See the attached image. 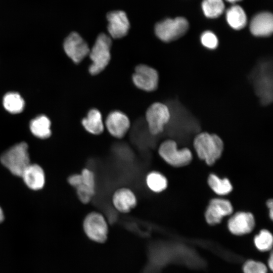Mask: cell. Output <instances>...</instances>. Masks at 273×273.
Masks as SVG:
<instances>
[{
	"label": "cell",
	"instance_id": "obj_14",
	"mask_svg": "<svg viewBox=\"0 0 273 273\" xmlns=\"http://www.w3.org/2000/svg\"><path fill=\"white\" fill-rule=\"evenodd\" d=\"M255 226V219L250 212H238L228 221L230 231L235 235H243L250 233Z\"/></svg>",
	"mask_w": 273,
	"mask_h": 273
},
{
	"label": "cell",
	"instance_id": "obj_29",
	"mask_svg": "<svg viewBox=\"0 0 273 273\" xmlns=\"http://www.w3.org/2000/svg\"><path fill=\"white\" fill-rule=\"evenodd\" d=\"M80 174L82 184L89 189L96 191V184L94 172L88 168H84L82 169Z\"/></svg>",
	"mask_w": 273,
	"mask_h": 273
},
{
	"label": "cell",
	"instance_id": "obj_28",
	"mask_svg": "<svg viewBox=\"0 0 273 273\" xmlns=\"http://www.w3.org/2000/svg\"><path fill=\"white\" fill-rule=\"evenodd\" d=\"M244 273H267L266 266L260 262L248 260L243 266Z\"/></svg>",
	"mask_w": 273,
	"mask_h": 273
},
{
	"label": "cell",
	"instance_id": "obj_19",
	"mask_svg": "<svg viewBox=\"0 0 273 273\" xmlns=\"http://www.w3.org/2000/svg\"><path fill=\"white\" fill-rule=\"evenodd\" d=\"M226 19L229 25L235 30L243 28L247 24L246 13L239 5H233L227 10Z\"/></svg>",
	"mask_w": 273,
	"mask_h": 273
},
{
	"label": "cell",
	"instance_id": "obj_11",
	"mask_svg": "<svg viewBox=\"0 0 273 273\" xmlns=\"http://www.w3.org/2000/svg\"><path fill=\"white\" fill-rule=\"evenodd\" d=\"M109 36L114 39L126 36L129 30L130 23L126 13L122 11H113L107 15Z\"/></svg>",
	"mask_w": 273,
	"mask_h": 273
},
{
	"label": "cell",
	"instance_id": "obj_24",
	"mask_svg": "<svg viewBox=\"0 0 273 273\" xmlns=\"http://www.w3.org/2000/svg\"><path fill=\"white\" fill-rule=\"evenodd\" d=\"M202 9L207 17L215 18L222 14L224 5L222 0H203Z\"/></svg>",
	"mask_w": 273,
	"mask_h": 273
},
{
	"label": "cell",
	"instance_id": "obj_8",
	"mask_svg": "<svg viewBox=\"0 0 273 273\" xmlns=\"http://www.w3.org/2000/svg\"><path fill=\"white\" fill-rule=\"evenodd\" d=\"M132 81L139 89L150 92L156 90L158 87L159 74L153 67L145 64H139L135 67Z\"/></svg>",
	"mask_w": 273,
	"mask_h": 273
},
{
	"label": "cell",
	"instance_id": "obj_1",
	"mask_svg": "<svg viewBox=\"0 0 273 273\" xmlns=\"http://www.w3.org/2000/svg\"><path fill=\"white\" fill-rule=\"evenodd\" d=\"M194 147L199 158L212 165L221 157L223 143L217 135L205 132L195 137Z\"/></svg>",
	"mask_w": 273,
	"mask_h": 273
},
{
	"label": "cell",
	"instance_id": "obj_7",
	"mask_svg": "<svg viewBox=\"0 0 273 273\" xmlns=\"http://www.w3.org/2000/svg\"><path fill=\"white\" fill-rule=\"evenodd\" d=\"M170 118V111L165 104L160 102L151 104L145 113V119L150 133L157 135L162 133Z\"/></svg>",
	"mask_w": 273,
	"mask_h": 273
},
{
	"label": "cell",
	"instance_id": "obj_26",
	"mask_svg": "<svg viewBox=\"0 0 273 273\" xmlns=\"http://www.w3.org/2000/svg\"><path fill=\"white\" fill-rule=\"evenodd\" d=\"M75 189L79 200L83 204H88L96 194V191L89 189L82 183Z\"/></svg>",
	"mask_w": 273,
	"mask_h": 273
},
{
	"label": "cell",
	"instance_id": "obj_21",
	"mask_svg": "<svg viewBox=\"0 0 273 273\" xmlns=\"http://www.w3.org/2000/svg\"><path fill=\"white\" fill-rule=\"evenodd\" d=\"M145 180L148 189L156 193L163 192L168 186V181L166 177L157 171L149 172L146 175Z\"/></svg>",
	"mask_w": 273,
	"mask_h": 273
},
{
	"label": "cell",
	"instance_id": "obj_6",
	"mask_svg": "<svg viewBox=\"0 0 273 273\" xmlns=\"http://www.w3.org/2000/svg\"><path fill=\"white\" fill-rule=\"evenodd\" d=\"M158 152L166 163L174 167L187 165L192 160L191 151L188 148L178 149L176 143L172 140H166L161 143Z\"/></svg>",
	"mask_w": 273,
	"mask_h": 273
},
{
	"label": "cell",
	"instance_id": "obj_27",
	"mask_svg": "<svg viewBox=\"0 0 273 273\" xmlns=\"http://www.w3.org/2000/svg\"><path fill=\"white\" fill-rule=\"evenodd\" d=\"M200 40L204 47L210 50L216 49L218 44L217 36L210 31L204 32L201 35Z\"/></svg>",
	"mask_w": 273,
	"mask_h": 273
},
{
	"label": "cell",
	"instance_id": "obj_4",
	"mask_svg": "<svg viewBox=\"0 0 273 273\" xmlns=\"http://www.w3.org/2000/svg\"><path fill=\"white\" fill-rule=\"evenodd\" d=\"M189 26L188 21L184 17L167 18L156 23L154 31L159 39L169 42L183 36L188 31Z\"/></svg>",
	"mask_w": 273,
	"mask_h": 273
},
{
	"label": "cell",
	"instance_id": "obj_12",
	"mask_svg": "<svg viewBox=\"0 0 273 273\" xmlns=\"http://www.w3.org/2000/svg\"><path fill=\"white\" fill-rule=\"evenodd\" d=\"M233 211V206L229 200L215 198L210 201L205 217L208 224L214 225L220 223L223 217L231 215Z\"/></svg>",
	"mask_w": 273,
	"mask_h": 273
},
{
	"label": "cell",
	"instance_id": "obj_9",
	"mask_svg": "<svg viewBox=\"0 0 273 273\" xmlns=\"http://www.w3.org/2000/svg\"><path fill=\"white\" fill-rule=\"evenodd\" d=\"M64 50L72 61L78 64L88 55L90 48L87 42L77 32H71L65 39Z\"/></svg>",
	"mask_w": 273,
	"mask_h": 273
},
{
	"label": "cell",
	"instance_id": "obj_32",
	"mask_svg": "<svg viewBox=\"0 0 273 273\" xmlns=\"http://www.w3.org/2000/svg\"><path fill=\"white\" fill-rule=\"evenodd\" d=\"M268 265L270 269L272 270L273 267V256L272 254H271L270 257L268 259Z\"/></svg>",
	"mask_w": 273,
	"mask_h": 273
},
{
	"label": "cell",
	"instance_id": "obj_33",
	"mask_svg": "<svg viewBox=\"0 0 273 273\" xmlns=\"http://www.w3.org/2000/svg\"><path fill=\"white\" fill-rule=\"evenodd\" d=\"M4 216L3 210L0 207V223L4 220Z\"/></svg>",
	"mask_w": 273,
	"mask_h": 273
},
{
	"label": "cell",
	"instance_id": "obj_3",
	"mask_svg": "<svg viewBox=\"0 0 273 273\" xmlns=\"http://www.w3.org/2000/svg\"><path fill=\"white\" fill-rule=\"evenodd\" d=\"M0 160L12 174L21 177L30 164L27 144L21 142L14 145L2 155Z\"/></svg>",
	"mask_w": 273,
	"mask_h": 273
},
{
	"label": "cell",
	"instance_id": "obj_13",
	"mask_svg": "<svg viewBox=\"0 0 273 273\" xmlns=\"http://www.w3.org/2000/svg\"><path fill=\"white\" fill-rule=\"evenodd\" d=\"M112 203L117 211L127 213L136 207L138 200L135 194L130 189L122 187L113 193Z\"/></svg>",
	"mask_w": 273,
	"mask_h": 273
},
{
	"label": "cell",
	"instance_id": "obj_25",
	"mask_svg": "<svg viewBox=\"0 0 273 273\" xmlns=\"http://www.w3.org/2000/svg\"><path fill=\"white\" fill-rule=\"evenodd\" d=\"M272 241L271 234L266 230H262L255 236L254 244L260 251H266L271 249Z\"/></svg>",
	"mask_w": 273,
	"mask_h": 273
},
{
	"label": "cell",
	"instance_id": "obj_18",
	"mask_svg": "<svg viewBox=\"0 0 273 273\" xmlns=\"http://www.w3.org/2000/svg\"><path fill=\"white\" fill-rule=\"evenodd\" d=\"M255 80V89L261 102L264 105L270 103L272 99V79L268 71L263 70Z\"/></svg>",
	"mask_w": 273,
	"mask_h": 273
},
{
	"label": "cell",
	"instance_id": "obj_30",
	"mask_svg": "<svg viewBox=\"0 0 273 273\" xmlns=\"http://www.w3.org/2000/svg\"><path fill=\"white\" fill-rule=\"evenodd\" d=\"M67 181L71 186L76 188L82 183L81 175L80 173L72 174L68 177Z\"/></svg>",
	"mask_w": 273,
	"mask_h": 273
},
{
	"label": "cell",
	"instance_id": "obj_10",
	"mask_svg": "<svg viewBox=\"0 0 273 273\" xmlns=\"http://www.w3.org/2000/svg\"><path fill=\"white\" fill-rule=\"evenodd\" d=\"M105 127L113 137L123 138L130 127V121L128 116L123 112L115 110L107 115L104 122Z\"/></svg>",
	"mask_w": 273,
	"mask_h": 273
},
{
	"label": "cell",
	"instance_id": "obj_34",
	"mask_svg": "<svg viewBox=\"0 0 273 273\" xmlns=\"http://www.w3.org/2000/svg\"><path fill=\"white\" fill-rule=\"evenodd\" d=\"M226 1L231 3H235L236 2H238L239 1H240L241 0H226Z\"/></svg>",
	"mask_w": 273,
	"mask_h": 273
},
{
	"label": "cell",
	"instance_id": "obj_15",
	"mask_svg": "<svg viewBox=\"0 0 273 273\" xmlns=\"http://www.w3.org/2000/svg\"><path fill=\"white\" fill-rule=\"evenodd\" d=\"M250 30L255 36L266 37L273 31V16L268 12L259 13L255 15L250 24Z\"/></svg>",
	"mask_w": 273,
	"mask_h": 273
},
{
	"label": "cell",
	"instance_id": "obj_22",
	"mask_svg": "<svg viewBox=\"0 0 273 273\" xmlns=\"http://www.w3.org/2000/svg\"><path fill=\"white\" fill-rule=\"evenodd\" d=\"M208 184L213 191L219 195H227L233 190L232 185L228 178H220L212 173L208 176Z\"/></svg>",
	"mask_w": 273,
	"mask_h": 273
},
{
	"label": "cell",
	"instance_id": "obj_5",
	"mask_svg": "<svg viewBox=\"0 0 273 273\" xmlns=\"http://www.w3.org/2000/svg\"><path fill=\"white\" fill-rule=\"evenodd\" d=\"M83 229L90 240L102 243L108 238V224L103 214L94 211L87 213L83 220Z\"/></svg>",
	"mask_w": 273,
	"mask_h": 273
},
{
	"label": "cell",
	"instance_id": "obj_20",
	"mask_svg": "<svg viewBox=\"0 0 273 273\" xmlns=\"http://www.w3.org/2000/svg\"><path fill=\"white\" fill-rule=\"evenodd\" d=\"M51 122L44 115H41L33 119L30 124L32 133L37 138L46 139L51 134Z\"/></svg>",
	"mask_w": 273,
	"mask_h": 273
},
{
	"label": "cell",
	"instance_id": "obj_16",
	"mask_svg": "<svg viewBox=\"0 0 273 273\" xmlns=\"http://www.w3.org/2000/svg\"><path fill=\"white\" fill-rule=\"evenodd\" d=\"M21 177L27 187L33 190L41 189L45 182L44 173L37 164H30L24 171Z\"/></svg>",
	"mask_w": 273,
	"mask_h": 273
},
{
	"label": "cell",
	"instance_id": "obj_2",
	"mask_svg": "<svg viewBox=\"0 0 273 273\" xmlns=\"http://www.w3.org/2000/svg\"><path fill=\"white\" fill-rule=\"evenodd\" d=\"M111 37L104 33L98 35L88 54L92 61L88 67L91 75H97L107 67L111 59Z\"/></svg>",
	"mask_w": 273,
	"mask_h": 273
},
{
	"label": "cell",
	"instance_id": "obj_23",
	"mask_svg": "<svg viewBox=\"0 0 273 273\" xmlns=\"http://www.w3.org/2000/svg\"><path fill=\"white\" fill-rule=\"evenodd\" d=\"M3 105L8 111L16 114L22 111L24 107V101L19 94L9 93L4 97Z\"/></svg>",
	"mask_w": 273,
	"mask_h": 273
},
{
	"label": "cell",
	"instance_id": "obj_17",
	"mask_svg": "<svg viewBox=\"0 0 273 273\" xmlns=\"http://www.w3.org/2000/svg\"><path fill=\"white\" fill-rule=\"evenodd\" d=\"M81 123L85 131L91 134L99 135L104 131L105 125L102 115L97 109L89 110L86 116L81 120Z\"/></svg>",
	"mask_w": 273,
	"mask_h": 273
},
{
	"label": "cell",
	"instance_id": "obj_31",
	"mask_svg": "<svg viewBox=\"0 0 273 273\" xmlns=\"http://www.w3.org/2000/svg\"><path fill=\"white\" fill-rule=\"evenodd\" d=\"M266 205L269 209V217H270L271 219H272L273 217V202L272 199H269L267 202Z\"/></svg>",
	"mask_w": 273,
	"mask_h": 273
}]
</instances>
